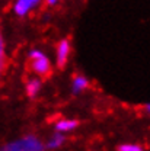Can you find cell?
<instances>
[{"label":"cell","instance_id":"obj_1","mask_svg":"<svg viewBox=\"0 0 150 151\" xmlns=\"http://www.w3.org/2000/svg\"><path fill=\"white\" fill-rule=\"evenodd\" d=\"M1 151H44V145L37 137L28 135L4 145Z\"/></svg>","mask_w":150,"mask_h":151},{"label":"cell","instance_id":"obj_2","mask_svg":"<svg viewBox=\"0 0 150 151\" xmlns=\"http://www.w3.org/2000/svg\"><path fill=\"white\" fill-rule=\"evenodd\" d=\"M28 65L38 76H48L51 73L50 61L41 51H31L29 58H28Z\"/></svg>","mask_w":150,"mask_h":151},{"label":"cell","instance_id":"obj_3","mask_svg":"<svg viewBox=\"0 0 150 151\" xmlns=\"http://www.w3.org/2000/svg\"><path fill=\"white\" fill-rule=\"evenodd\" d=\"M39 1H41V0H18V1L15 3L13 10H15V13H16L18 16H25V15L29 13L34 7H37L38 4H39Z\"/></svg>","mask_w":150,"mask_h":151},{"label":"cell","instance_id":"obj_4","mask_svg":"<svg viewBox=\"0 0 150 151\" xmlns=\"http://www.w3.org/2000/svg\"><path fill=\"white\" fill-rule=\"evenodd\" d=\"M69 54H70V45L67 41H61L57 47V64L58 67H64L67 60H69Z\"/></svg>","mask_w":150,"mask_h":151},{"label":"cell","instance_id":"obj_5","mask_svg":"<svg viewBox=\"0 0 150 151\" xmlns=\"http://www.w3.org/2000/svg\"><path fill=\"white\" fill-rule=\"evenodd\" d=\"M77 127V122L76 121H72V119H61L56 124V129L58 132H67L72 131Z\"/></svg>","mask_w":150,"mask_h":151},{"label":"cell","instance_id":"obj_6","mask_svg":"<svg viewBox=\"0 0 150 151\" xmlns=\"http://www.w3.org/2000/svg\"><path fill=\"white\" fill-rule=\"evenodd\" d=\"M86 87H88V80H86L85 77H82V76H76L75 78H73V92L79 93V92L85 90Z\"/></svg>","mask_w":150,"mask_h":151},{"label":"cell","instance_id":"obj_7","mask_svg":"<svg viewBox=\"0 0 150 151\" xmlns=\"http://www.w3.org/2000/svg\"><path fill=\"white\" fill-rule=\"evenodd\" d=\"M39 89H41L39 80H29L28 84H26V93L29 94L31 97H34V96L39 92Z\"/></svg>","mask_w":150,"mask_h":151},{"label":"cell","instance_id":"obj_8","mask_svg":"<svg viewBox=\"0 0 150 151\" xmlns=\"http://www.w3.org/2000/svg\"><path fill=\"white\" fill-rule=\"evenodd\" d=\"M63 141H64V137H63L61 134H56V135L48 141V147H50V148H57V147H60V145L63 144Z\"/></svg>","mask_w":150,"mask_h":151},{"label":"cell","instance_id":"obj_9","mask_svg":"<svg viewBox=\"0 0 150 151\" xmlns=\"http://www.w3.org/2000/svg\"><path fill=\"white\" fill-rule=\"evenodd\" d=\"M118 151H143V148L137 144H124L118 147Z\"/></svg>","mask_w":150,"mask_h":151},{"label":"cell","instance_id":"obj_10","mask_svg":"<svg viewBox=\"0 0 150 151\" xmlns=\"http://www.w3.org/2000/svg\"><path fill=\"white\" fill-rule=\"evenodd\" d=\"M4 58H0V74L3 73V70H4Z\"/></svg>","mask_w":150,"mask_h":151},{"label":"cell","instance_id":"obj_11","mask_svg":"<svg viewBox=\"0 0 150 151\" xmlns=\"http://www.w3.org/2000/svg\"><path fill=\"white\" fill-rule=\"evenodd\" d=\"M57 1H58V0H47V3H48V4H51V6H53V4H56Z\"/></svg>","mask_w":150,"mask_h":151},{"label":"cell","instance_id":"obj_12","mask_svg":"<svg viewBox=\"0 0 150 151\" xmlns=\"http://www.w3.org/2000/svg\"><path fill=\"white\" fill-rule=\"evenodd\" d=\"M1 41H3V39H1V37H0V42H1Z\"/></svg>","mask_w":150,"mask_h":151}]
</instances>
